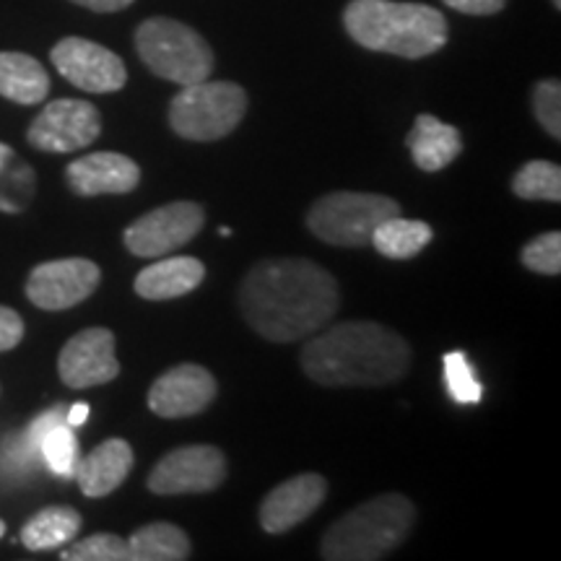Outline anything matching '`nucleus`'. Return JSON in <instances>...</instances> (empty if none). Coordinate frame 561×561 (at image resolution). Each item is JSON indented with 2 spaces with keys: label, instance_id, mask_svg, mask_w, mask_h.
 Listing matches in <instances>:
<instances>
[{
  "label": "nucleus",
  "instance_id": "obj_11",
  "mask_svg": "<svg viewBox=\"0 0 561 561\" xmlns=\"http://www.w3.org/2000/svg\"><path fill=\"white\" fill-rule=\"evenodd\" d=\"M102 271L89 257H60L37 265L26 278V297L39 310H70L100 289Z\"/></svg>",
  "mask_w": 561,
  "mask_h": 561
},
{
  "label": "nucleus",
  "instance_id": "obj_28",
  "mask_svg": "<svg viewBox=\"0 0 561 561\" xmlns=\"http://www.w3.org/2000/svg\"><path fill=\"white\" fill-rule=\"evenodd\" d=\"M62 561H130L128 541L112 533H96L83 541L68 546L60 553Z\"/></svg>",
  "mask_w": 561,
  "mask_h": 561
},
{
  "label": "nucleus",
  "instance_id": "obj_12",
  "mask_svg": "<svg viewBox=\"0 0 561 561\" xmlns=\"http://www.w3.org/2000/svg\"><path fill=\"white\" fill-rule=\"evenodd\" d=\"M53 66L62 79L89 94H112L128 81V68L121 55L83 37H66L53 47Z\"/></svg>",
  "mask_w": 561,
  "mask_h": 561
},
{
  "label": "nucleus",
  "instance_id": "obj_32",
  "mask_svg": "<svg viewBox=\"0 0 561 561\" xmlns=\"http://www.w3.org/2000/svg\"><path fill=\"white\" fill-rule=\"evenodd\" d=\"M442 3L468 16H494L507 5V0H442Z\"/></svg>",
  "mask_w": 561,
  "mask_h": 561
},
{
  "label": "nucleus",
  "instance_id": "obj_27",
  "mask_svg": "<svg viewBox=\"0 0 561 561\" xmlns=\"http://www.w3.org/2000/svg\"><path fill=\"white\" fill-rule=\"evenodd\" d=\"M442 364H445V382L453 401L460 405L479 403L483 396V385L476 380V371L471 362H468V356L462 351H450V354H445Z\"/></svg>",
  "mask_w": 561,
  "mask_h": 561
},
{
  "label": "nucleus",
  "instance_id": "obj_20",
  "mask_svg": "<svg viewBox=\"0 0 561 561\" xmlns=\"http://www.w3.org/2000/svg\"><path fill=\"white\" fill-rule=\"evenodd\" d=\"M50 94V76L26 53H0V96L16 104H39Z\"/></svg>",
  "mask_w": 561,
  "mask_h": 561
},
{
  "label": "nucleus",
  "instance_id": "obj_26",
  "mask_svg": "<svg viewBox=\"0 0 561 561\" xmlns=\"http://www.w3.org/2000/svg\"><path fill=\"white\" fill-rule=\"evenodd\" d=\"M39 455L45 458L47 466L60 479H73L76 462H79V439H76L73 426L66 421L55 424L50 432L39 442Z\"/></svg>",
  "mask_w": 561,
  "mask_h": 561
},
{
  "label": "nucleus",
  "instance_id": "obj_16",
  "mask_svg": "<svg viewBox=\"0 0 561 561\" xmlns=\"http://www.w3.org/2000/svg\"><path fill=\"white\" fill-rule=\"evenodd\" d=\"M68 187L81 198L96 195H128L140 185V167L117 151H94L70 161L66 170Z\"/></svg>",
  "mask_w": 561,
  "mask_h": 561
},
{
  "label": "nucleus",
  "instance_id": "obj_8",
  "mask_svg": "<svg viewBox=\"0 0 561 561\" xmlns=\"http://www.w3.org/2000/svg\"><path fill=\"white\" fill-rule=\"evenodd\" d=\"M206 214L198 203L174 201L144 214L125 229L123 240L136 257H164L198 237Z\"/></svg>",
  "mask_w": 561,
  "mask_h": 561
},
{
  "label": "nucleus",
  "instance_id": "obj_15",
  "mask_svg": "<svg viewBox=\"0 0 561 561\" xmlns=\"http://www.w3.org/2000/svg\"><path fill=\"white\" fill-rule=\"evenodd\" d=\"M328 496V481L320 473H301L294 479L278 483L276 489L268 491L261 510H257V520L261 528L271 536L289 533L312 517L320 510V504Z\"/></svg>",
  "mask_w": 561,
  "mask_h": 561
},
{
  "label": "nucleus",
  "instance_id": "obj_4",
  "mask_svg": "<svg viewBox=\"0 0 561 561\" xmlns=\"http://www.w3.org/2000/svg\"><path fill=\"white\" fill-rule=\"evenodd\" d=\"M416 523V507L403 494H382L331 525L320 543L328 561H377L390 557Z\"/></svg>",
  "mask_w": 561,
  "mask_h": 561
},
{
  "label": "nucleus",
  "instance_id": "obj_13",
  "mask_svg": "<svg viewBox=\"0 0 561 561\" xmlns=\"http://www.w3.org/2000/svg\"><path fill=\"white\" fill-rule=\"evenodd\" d=\"M60 380L73 390L107 385L121 375L115 356V335L107 328H87L76 333L60 351Z\"/></svg>",
  "mask_w": 561,
  "mask_h": 561
},
{
  "label": "nucleus",
  "instance_id": "obj_33",
  "mask_svg": "<svg viewBox=\"0 0 561 561\" xmlns=\"http://www.w3.org/2000/svg\"><path fill=\"white\" fill-rule=\"evenodd\" d=\"M70 3L83 5V9L96 11V13H115V11H125L128 5L136 3V0H70Z\"/></svg>",
  "mask_w": 561,
  "mask_h": 561
},
{
  "label": "nucleus",
  "instance_id": "obj_31",
  "mask_svg": "<svg viewBox=\"0 0 561 561\" xmlns=\"http://www.w3.org/2000/svg\"><path fill=\"white\" fill-rule=\"evenodd\" d=\"M24 339V320L16 310L0 305V351L16 348Z\"/></svg>",
  "mask_w": 561,
  "mask_h": 561
},
{
  "label": "nucleus",
  "instance_id": "obj_10",
  "mask_svg": "<svg viewBox=\"0 0 561 561\" xmlns=\"http://www.w3.org/2000/svg\"><path fill=\"white\" fill-rule=\"evenodd\" d=\"M102 133V117L83 100H55L34 117L26 140L47 153H73L94 144Z\"/></svg>",
  "mask_w": 561,
  "mask_h": 561
},
{
  "label": "nucleus",
  "instance_id": "obj_35",
  "mask_svg": "<svg viewBox=\"0 0 561 561\" xmlns=\"http://www.w3.org/2000/svg\"><path fill=\"white\" fill-rule=\"evenodd\" d=\"M3 536H5V523L0 520V538H3Z\"/></svg>",
  "mask_w": 561,
  "mask_h": 561
},
{
  "label": "nucleus",
  "instance_id": "obj_36",
  "mask_svg": "<svg viewBox=\"0 0 561 561\" xmlns=\"http://www.w3.org/2000/svg\"><path fill=\"white\" fill-rule=\"evenodd\" d=\"M553 5H557V9H561V0H553Z\"/></svg>",
  "mask_w": 561,
  "mask_h": 561
},
{
  "label": "nucleus",
  "instance_id": "obj_24",
  "mask_svg": "<svg viewBox=\"0 0 561 561\" xmlns=\"http://www.w3.org/2000/svg\"><path fill=\"white\" fill-rule=\"evenodd\" d=\"M34 170L16 157L11 146L0 144V210L21 214L34 198Z\"/></svg>",
  "mask_w": 561,
  "mask_h": 561
},
{
  "label": "nucleus",
  "instance_id": "obj_22",
  "mask_svg": "<svg viewBox=\"0 0 561 561\" xmlns=\"http://www.w3.org/2000/svg\"><path fill=\"white\" fill-rule=\"evenodd\" d=\"M432 234L434 231L426 221L392 216V219H385L380 227L371 231L369 244H375V250L388 261H411L432 242Z\"/></svg>",
  "mask_w": 561,
  "mask_h": 561
},
{
  "label": "nucleus",
  "instance_id": "obj_3",
  "mask_svg": "<svg viewBox=\"0 0 561 561\" xmlns=\"http://www.w3.org/2000/svg\"><path fill=\"white\" fill-rule=\"evenodd\" d=\"M343 26L356 45L405 60L430 58L450 39L442 11L424 3L351 0L343 11Z\"/></svg>",
  "mask_w": 561,
  "mask_h": 561
},
{
  "label": "nucleus",
  "instance_id": "obj_6",
  "mask_svg": "<svg viewBox=\"0 0 561 561\" xmlns=\"http://www.w3.org/2000/svg\"><path fill=\"white\" fill-rule=\"evenodd\" d=\"M248 112V94L231 81H198L170 102V125L180 138L210 144L240 128Z\"/></svg>",
  "mask_w": 561,
  "mask_h": 561
},
{
  "label": "nucleus",
  "instance_id": "obj_7",
  "mask_svg": "<svg viewBox=\"0 0 561 561\" xmlns=\"http://www.w3.org/2000/svg\"><path fill=\"white\" fill-rule=\"evenodd\" d=\"M401 216V206L388 195L335 191L322 195L307 210V229L335 248H364L385 219Z\"/></svg>",
  "mask_w": 561,
  "mask_h": 561
},
{
  "label": "nucleus",
  "instance_id": "obj_5",
  "mask_svg": "<svg viewBox=\"0 0 561 561\" xmlns=\"http://www.w3.org/2000/svg\"><path fill=\"white\" fill-rule=\"evenodd\" d=\"M136 50L140 60L159 79L191 87L214 73V50L198 32L174 19H146L136 30Z\"/></svg>",
  "mask_w": 561,
  "mask_h": 561
},
{
  "label": "nucleus",
  "instance_id": "obj_18",
  "mask_svg": "<svg viewBox=\"0 0 561 561\" xmlns=\"http://www.w3.org/2000/svg\"><path fill=\"white\" fill-rule=\"evenodd\" d=\"M203 278H206V268L198 257L178 255L146 265L136 276L133 289L146 301H167L195 291Z\"/></svg>",
  "mask_w": 561,
  "mask_h": 561
},
{
  "label": "nucleus",
  "instance_id": "obj_14",
  "mask_svg": "<svg viewBox=\"0 0 561 561\" xmlns=\"http://www.w3.org/2000/svg\"><path fill=\"white\" fill-rule=\"evenodd\" d=\"M214 375L201 364H178L167 369L149 390V409L159 419L198 416L216 401Z\"/></svg>",
  "mask_w": 561,
  "mask_h": 561
},
{
  "label": "nucleus",
  "instance_id": "obj_23",
  "mask_svg": "<svg viewBox=\"0 0 561 561\" xmlns=\"http://www.w3.org/2000/svg\"><path fill=\"white\" fill-rule=\"evenodd\" d=\"M81 530V515L73 507H45L21 530V543L30 551H50L66 546Z\"/></svg>",
  "mask_w": 561,
  "mask_h": 561
},
{
  "label": "nucleus",
  "instance_id": "obj_9",
  "mask_svg": "<svg viewBox=\"0 0 561 561\" xmlns=\"http://www.w3.org/2000/svg\"><path fill=\"white\" fill-rule=\"evenodd\" d=\"M227 479V458L214 445H187L167 453L149 473L151 494H208Z\"/></svg>",
  "mask_w": 561,
  "mask_h": 561
},
{
  "label": "nucleus",
  "instance_id": "obj_29",
  "mask_svg": "<svg viewBox=\"0 0 561 561\" xmlns=\"http://www.w3.org/2000/svg\"><path fill=\"white\" fill-rule=\"evenodd\" d=\"M523 265L541 276H559L561 273V234L546 231L523 248Z\"/></svg>",
  "mask_w": 561,
  "mask_h": 561
},
{
  "label": "nucleus",
  "instance_id": "obj_34",
  "mask_svg": "<svg viewBox=\"0 0 561 561\" xmlns=\"http://www.w3.org/2000/svg\"><path fill=\"white\" fill-rule=\"evenodd\" d=\"M89 413H91L89 403H73V405H70V409L66 411V424L73 426V430H76V426H81L83 421L89 419Z\"/></svg>",
  "mask_w": 561,
  "mask_h": 561
},
{
  "label": "nucleus",
  "instance_id": "obj_17",
  "mask_svg": "<svg viewBox=\"0 0 561 561\" xmlns=\"http://www.w3.org/2000/svg\"><path fill=\"white\" fill-rule=\"evenodd\" d=\"M133 468V447L125 439H107L94 447L87 458L76 462V481L83 496L100 500L123 486Z\"/></svg>",
  "mask_w": 561,
  "mask_h": 561
},
{
  "label": "nucleus",
  "instance_id": "obj_30",
  "mask_svg": "<svg viewBox=\"0 0 561 561\" xmlns=\"http://www.w3.org/2000/svg\"><path fill=\"white\" fill-rule=\"evenodd\" d=\"M533 112L541 128L553 140H561V83L557 79L538 81L533 89Z\"/></svg>",
  "mask_w": 561,
  "mask_h": 561
},
{
  "label": "nucleus",
  "instance_id": "obj_21",
  "mask_svg": "<svg viewBox=\"0 0 561 561\" xmlns=\"http://www.w3.org/2000/svg\"><path fill=\"white\" fill-rule=\"evenodd\" d=\"M130 561H182L191 559L193 543L185 530L172 523H149L128 538Z\"/></svg>",
  "mask_w": 561,
  "mask_h": 561
},
{
  "label": "nucleus",
  "instance_id": "obj_2",
  "mask_svg": "<svg viewBox=\"0 0 561 561\" xmlns=\"http://www.w3.org/2000/svg\"><path fill=\"white\" fill-rule=\"evenodd\" d=\"M411 346L371 320H346L301 348V369L322 388H385L405 377Z\"/></svg>",
  "mask_w": 561,
  "mask_h": 561
},
{
  "label": "nucleus",
  "instance_id": "obj_19",
  "mask_svg": "<svg viewBox=\"0 0 561 561\" xmlns=\"http://www.w3.org/2000/svg\"><path fill=\"white\" fill-rule=\"evenodd\" d=\"M405 146L421 172H439L462 153V136L455 125L442 123L430 112H424L405 136Z\"/></svg>",
  "mask_w": 561,
  "mask_h": 561
},
{
  "label": "nucleus",
  "instance_id": "obj_25",
  "mask_svg": "<svg viewBox=\"0 0 561 561\" xmlns=\"http://www.w3.org/2000/svg\"><path fill=\"white\" fill-rule=\"evenodd\" d=\"M512 193L523 201L561 203V167L546 159H533L512 180Z\"/></svg>",
  "mask_w": 561,
  "mask_h": 561
},
{
  "label": "nucleus",
  "instance_id": "obj_1",
  "mask_svg": "<svg viewBox=\"0 0 561 561\" xmlns=\"http://www.w3.org/2000/svg\"><path fill=\"white\" fill-rule=\"evenodd\" d=\"M339 280L307 257H268L252 265L240 289L248 325L271 343L305 341L335 318Z\"/></svg>",
  "mask_w": 561,
  "mask_h": 561
}]
</instances>
